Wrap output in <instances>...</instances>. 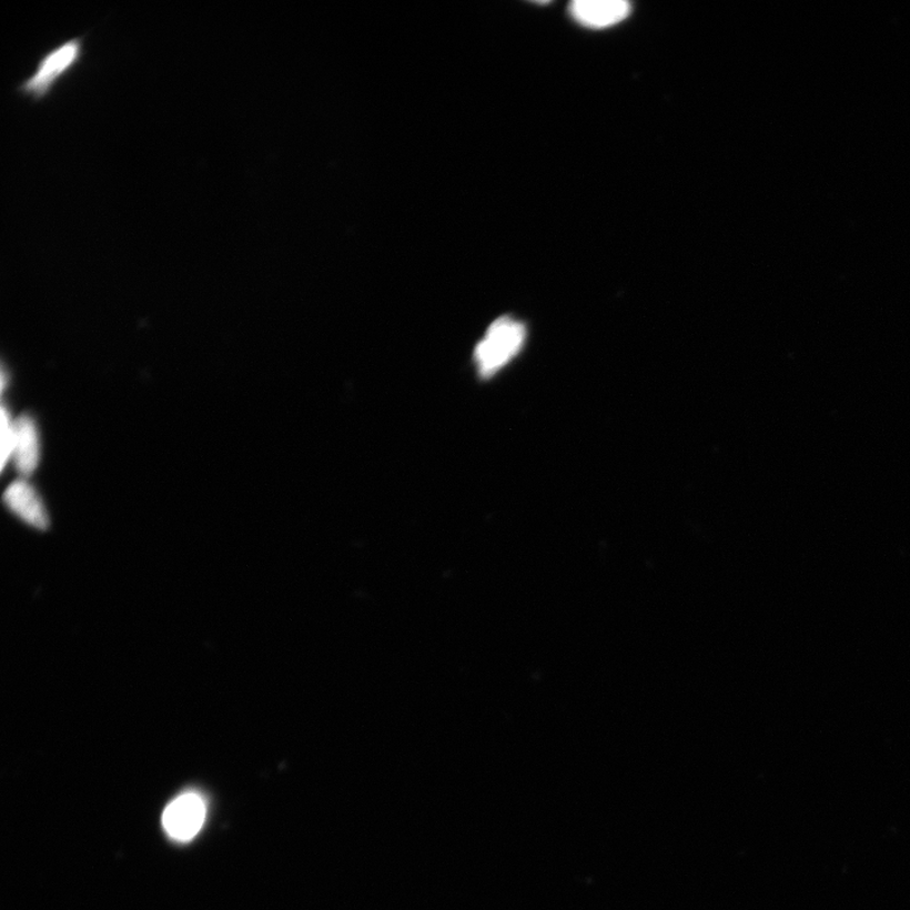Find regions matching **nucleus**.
Returning <instances> with one entry per match:
<instances>
[{
    "mask_svg": "<svg viewBox=\"0 0 910 910\" xmlns=\"http://www.w3.org/2000/svg\"><path fill=\"white\" fill-rule=\"evenodd\" d=\"M84 36H78L46 52L33 74L21 81L18 93L34 103L48 98L60 81L75 69L84 57Z\"/></svg>",
    "mask_w": 910,
    "mask_h": 910,
    "instance_id": "1",
    "label": "nucleus"
},
{
    "mask_svg": "<svg viewBox=\"0 0 910 910\" xmlns=\"http://www.w3.org/2000/svg\"><path fill=\"white\" fill-rule=\"evenodd\" d=\"M526 327L514 317L503 316L488 327L475 351L478 373L488 378L506 366L522 351Z\"/></svg>",
    "mask_w": 910,
    "mask_h": 910,
    "instance_id": "2",
    "label": "nucleus"
},
{
    "mask_svg": "<svg viewBox=\"0 0 910 910\" xmlns=\"http://www.w3.org/2000/svg\"><path fill=\"white\" fill-rule=\"evenodd\" d=\"M206 817V805L196 791H186L166 807L162 815L163 830L170 839L188 842L202 830Z\"/></svg>",
    "mask_w": 910,
    "mask_h": 910,
    "instance_id": "3",
    "label": "nucleus"
},
{
    "mask_svg": "<svg viewBox=\"0 0 910 910\" xmlns=\"http://www.w3.org/2000/svg\"><path fill=\"white\" fill-rule=\"evenodd\" d=\"M573 20L588 29H607L629 17L631 7L624 0H576L569 8Z\"/></svg>",
    "mask_w": 910,
    "mask_h": 910,
    "instance_id": "4",
    "label": "nucleus"
},
{
    "mask_svg": "<svg viewBox=\"0 0 910 910\" xmlns=\"http://www.w3.org/2000/svg\"><path fill=\"white\" fill-rule=\"evenodd\" d=\"M4 503L23 522L38 529H46L49 525L48 513L34 488L20 479L9 485L4 493Z\"/></svg>",
    "mask_w": 910,
    "mask_h": 910,
    "instance_id": "5",
    "label": "nucleus"
},
{
    "mask_svg": "<svg viewBox=\"0 0 910 910\" xmlns=\"http://www.w3.org/2000/svg\"><path fill=\"white\" fill-rule=\"evenodd\" d=\"M12 458L16 468L22 476L32 475L40 461V441L33 418L27 415L14 422V442Z\"/></svg>",
    "mask_w": 910,
    "mask_h": 910,
    "instance_id": "6",
    "label": "nucleus"
},
{
    "mask_svg": "<svg viewBox=\"0 0 910 910\" xmlns=\"http://www.w3.org/2000/svg\"><path fill=\"white\" fill-rule=\"evenodd\" d=\"M14 442V422L8 414L6 406L2 408V469L6 468L9 459L12 458Z\"/></svg>",
    "mask_w": 910,
    "mask_h": 910,
    "instance_id": "7",
    "label": "nucleus"
}]
</instances>
